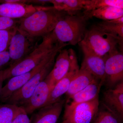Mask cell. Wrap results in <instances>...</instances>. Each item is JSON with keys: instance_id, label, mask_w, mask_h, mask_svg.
<instances>
[{"instance_id": "ba28073f", "label": "cell", "mask_w": 123, "mask_h": 123, "mask_svg": "<svg viewBox=\"0 0 123 123\" xmlns=\"http://www.w3.org/2000/svg\"><path fill=\"white\" fill-rule=\"evenodd\" d=\"M59 52L55 50L49 55L38 65L28 72L10 78L6 85L2 87L0 92V101L6 103L14 93L19 90L29 80L43 68Z\"/></svg>"}, {"instance_id": "ac0fdd59", "label": "cell", "mask_w": 123, "mask_h": 123, "mask_svg": "<svg viewBox=\"0 0 123 123\" xmlns=\"http://www.w3.org/2000/svg\"><path fill=\"white\" fill-rule=\"evenodd\" d=\"M94 26L116 39L118 41L120 51L123 52V16L114 20L103 21Z\"/></svg>"}, {"instance_id": "83f0119b", "label": "cell", "mask_w": 123, "mask_h": 123, "mask_svg": "<svg viewBox=\"0 0 123 123\" xmlns=\"http://www.w3.org/2000/svg\"><path fill=\"white\" fill-rule=\"evenodd\" d=\"M10 61L8 51H4L0 52V70H2V68L8 64H9Z\"/></svg>"}, {"instance_id": "d4e9b609", "label": "cell", "mask_w": 123, "mask_h": 123, "mask_svg": "<svg viewBox=\"0 0 123 123\" xmlns=\"http://www.w3.org/2000/svg\"><path fill=\"white\" fill-rule=\"evenodd\" d=\"M17 28V26L8 30L0 31V52L8 50L10 40Z\"/></svg>"}, {"instance_id": "44dd1931", "label": "cell", "mask_w": 123, "mask_h": 123, "mask_svg": "<svg viewBox=\"0 0 123 123\" xmlns=\"http://www.w3.org/2000/svg\"><path fill=\"white\" fill-rule=\"evenodd\" d=\"M86 1V0H49V3L53 4L54 8L59 11L74 15L85 10Z\"/></svg>"}, {"instance_id": "9c48e42d", "label": "cell", "mask_w": 123, "mask_h": 123, "mask_svg": "<svg viewBox=\"0 0 123 123\" xmlns=\"http://www.w3.org/2000/svg\"><path fill=\"white\" fill-rule=\"evenodd\" d=\"M58 53L53 68L46 78L52 89L78 61L75 51L72 49H62Z\"/></svg>"}, {"instance_id": "f1b7e54d", "label": "cell", "mask_w": 123, "mask_h": 123, "mask_svg": "<svg viewBox=\"0 0 123 123\" xmlns=\"http://www.w3.org/2000/svg\"><path fill=\"white\" fill-rule=\"evenodd\" d=\"M5 80L4 76V70H0V92L2 88L3 82Z\"/></svg>"}, {"instance_id": "e0dca14e", "label": "cell", "mask_w": 123, "mask_h": 123, "mask_svg": "<svg viewBox=\"0 0 123 123\" xmlns=\"http://www.w3.org/2000/svg\"><path fill=\"white\" fill-rule=\"evenodd\" d=\"M103 83L96 79L82 90L68 98L66 103L77 104L92 101L99 96L100 89Z\"/></svg>"}, {"instance_id": "8992f818", "label": "cell", "mask_w": 123, "mask_h": 123, "mask_svg": "<svg viewBox=\"0 0 123 123\" xmlns=\"http://www.w3.org/2000/svg\"><path fill=\"white\" fill-rule=\"evenodd\" d=\"M37 38L31 37L17 28L11 38L8 50L10 61L9 66L21 61L38 46Z\"/></svg>"}, {"instance_id": "603a6c76", "label": "cell", "mask_w": 123, "mask_h": 123, "mask_svg": "<svg viewBox=\"0 0 123 123\" xmlns=\"http://www.w3.org/2000/svg\"><path fill=\"white\" fill-rule=\"evenodd\" d=\"M123 120V118L104 107L100 110L99 108L92 123H122Z\"/></svg>"}, {"instance_id": "4fadbf2b", "label": "cell", "mask_w": 123, "mask_h": 123, "mask_svg": "<svg viewBox=\"0 0 123 123\" xmlns=\"http://www.w3.org/2000/svg\"><path fill=\"white\" fill-rule=\"evenodd\" d=\"M41 7L24 3H1L0 4V16L11 19H21L31 15Z\"/></svg>"}, {"instance_id": "5b68a950", "label": "cell", "mask_w": 123, "mask_h": 123, "mask_svg": "<svg viewBox=\"0 0 123 123\" xmlns=\"http://www.w3.org/2000/svg\"><path fill=\"white\" fill-rule=\"evenodd\" d=\"M99 107L98 97L92 101L77 104L66 103L61 123H92Z\"/></svg>"}, {"instance_id": "9a60e30c", "label": "cell", "mask_w": 123, "mask_h": 123, "mask_svg": "<svg viewBox=\"0 0 123 123\" xmlns=\"http://www.w3.org/2000/svg\"><path fill=\"white\" fill-rule=\"evenodd\" d=\"M79 69L77 61L74 64L66 75L56 84L51 91L45 106L53 104L59 101L62 96L67 93L71 82L76 75Z\"/></svg>"}, {"instance_id": "ffe728a7", "label": "cell", "mask_w": 123, "mask_h": 123, "mask_svg": "<svg viewBox=\"0 0 123 123\" xmlns=\"http://www.w3.org/2000/svg\"><path fill=\"white\" fill-rule=\"evenodd\" d=\"M83 14L87 20L93 17L104 20L109 21L123 16V9L107 6L102 7L92 11L83 12Z\"/></svg>"}, {"instance_id": "5bb4252c", "label": "cell", "mask_w": 123, "mask_h": 123, "mask_svg": "<svg viewBox=\"0 0 123 123\" xmlns=\"http://www.w3.org/2000/svg\"><path fill=\"white\" fill-rule=\"evenodd\" d=\"M82 51L84 58L80 68L88 71L104 84L105 82V59L87 51Z\"/></svg>"}, {"instance_id": "2e32d148", "label": "cell", "mask_w": 123, "mask_h": 123, "mask_svg": "<svg viewBox=\"0 0 123 123\" xmlns=\"http://www.w3.org/2000/svg\"><path fill=\"white\" fill-rule=\"evenodd\" d=\"M65 101L60 99L53 104L41 108L31 123H57Z\"/></svg>"}, {"instance_id": "4316f807", "label": "cell", "mask_w": 123, "mask_h": 123, "mask_svg": "<svg viewBox=\"0 0 123 123\" xmlns=\"http://www.w3.org/2000/svg\"><path fill=\"white\" fill-rule=\"evenodd\" d=\"M19 19H11L0 16V31L8 30L18 26Z\"/></svg>"}, {"instance_id": "6da1fadb", "label": "cell", "mask_w": 123, "mask_h": 123, "mask_svg": "<svg viewBox=\"0 0 123 123\" xmlns=\"http://www.w3.org/2000/svg\"><path fill=\"white\" fill-rule=\"evenodd\" d=\"M66 14L53 6L41 7L28 17L19 19L18 27L33 38L43 37L52 32Z\"/></svg>"}, {"instance_id": "484cf974", "label": "cell", "mask_w": 123, "mask_h": 123, "mask_svg": "<svg viewBox=\"0 0 123 123\" xmlns=\"http://www.w3.org/2000/svg\"><path fill=\"white\" fill-rule=\"evenodd\" d=\"M28 114L23 108L18 106L17 112L11 123H31Z\"/></svg>"}, {"instance_id": "7c38bea8", "label": "cell", "mask_w": 123, "mask_h": 123, "mask_svg": "<svg viewBox=\"0 0 123 123\" xmlns=\"http://www.w3.org/2000/svg\"><path fill=\"white\" fill-rule=\"evenodd\" d=\"M104 107L123 118V81L103 93Z\"/></svg>"}, {"instance_id": "7a4b0ae2", "label": "cell", "mask_w": 123, "mask_h": 123, "mask_svg": "<svg viewBox=\"0 0 123 123\" xmlns=\"http://www.w3.org/2000/svg\"><path fill=\"white\" fill-rule=\"evenodd\" d=\"M52 32L42 37V42L24 59L4 69L5 80L31 71L54 51L68 45L57 42Z\"/></svg>"}, {"instance_id": "8fae6325", "label": "cell", "mask_w": 123, "mask_h": 123, "mask_svg": "<svg viewBox=\"0 0 123 123\" xmlns=\"http://www.w3.org/2000/svg\"><path fill=\"white\" fill-rule=\"evenodd\" d=\"M46 78L38 86L28 100L20 106L23 108L27 114L45 106L52 90Z\"/></svg>"}, {"instance_id": "cb8c5ba5", "label": "cell", "mask_w": 123, "mask_h": 123, "mask_svg": "<svg viewBox=\"0 0 123 123\" xmlns=\"http://www.w3.org/2000/svg\"><path fill=\"white\" fill-rule=\"evenodd\" d=\"M18 107L7 103L0 105V123H11Z\"/></svg>"}, {"instance_id": "52a82bcc", "label": "cell", "mask_w": 123, "mask_h": 123, "mask_svg": "<svg viewBox=\"0 0 123 123\" xmlns=\"http://www.w3.org/2000/svg\"><path fill=\"white\" fill-rule=\"evenodd\" d=\"M55 57H53L21 89L14 93L6 103L20 106L30 98L40 83L44 80L50 72L55 63Z\"/></svg>"}, {"instance_id": "277c9868", "label": "cell", "mask_w": 123, "mask_h": 123, "mask_svg": "<svg viewBox=\"0 0 123 123\" xmlns=\"http://www.w3.org/2000/svg\"><path fill=\"white\" fill-rule=\"evenodd\" d=\"M82 50L105 58L117 50L118 41L112 36L101 31L94 26L86 31L84 37L78 43Z\"/></svg>"}, {"instance_id": "7402d4cb", "label": "cell", "mask_w": 123, "mask_h": 123, "mask_svg": "<svg viewBox=\"0 0 123 123\" xmlns=\"http://www.w3.org/2000/svg\"><path fill=\"white\" fill-rule=\"evenodd\" d=\"M111 6L123 9V0H86L84 12L92 11L102 7Z\"/></svg>"}, {"instance_id": "30bf717a", "label": "cell", "mask_w": 123, "mask_h": 123, "mask_svg": "<svg viewBox=\"0 0 123 123\" xmlns=\"http://www.w3.org/2000/svg\"><path fill=\"white\" fill-rule=\"evenodd\" d=\"M105 82L111 88L123 81V52L117 50L106 56L105 60Z\"/></svg>"}, {"instance_id": "d6986e66", "label": "cell", "mask_w": 123, "mask_h": 123, "mask_svg": "<svg viewBox=\"0 0 123 123\" xmlns=\"http://www.w3.org/2000/svg\"><path fill=\"white\" fill-rule=\"evenodd\" d=\"M96 79L88 71L79 68L78 72L71 82L69 89L66 93L68 98L83 90Z\"/></svg>"}, {"instance_id": "3957f363", "label": "cell", "mask_w": 123, "mask_h": 123, "mask_svg": "<svg viewBox=\"0 0 123 123\" xmlns=\"http://www.w3.org/2000/svg\"><path fill=\"white\" fill-rule=\"evenodd\" d=\"M87 20L83 14H66L57 23L52 34L60 43L75 46L84 37Z\"/></svg>"}]
</instances>
